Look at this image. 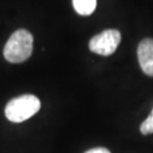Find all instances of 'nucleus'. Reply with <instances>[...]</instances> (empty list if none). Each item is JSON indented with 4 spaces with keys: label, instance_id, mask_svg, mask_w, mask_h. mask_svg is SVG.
I'll list each match as a JSON object with an SVG mask.
<instances>
[{
    "label": "nucleus",
    "instance_id": "nucleus-1",
    "mask_svg": "<svg viewBox=\"0 0 153 153\" xmlns=\"http://www.w3.org/2000/svg\"><path fill=\"white\" fill-rule=\"evenodd\" d=\"M33 52V35L27 30H17L10 35L4 48V57L11 64L26 61Z\"/></svg>",
    "mask_w": 153,
    "mask_h": 153
},
{
    "label": "nucleus",
    "instance_id": "nucleus-2",
    "mask_svg": "<svg viewBox=\"0 0 153 153\" xmlns=\"http://www.w3.org/2000/svg\"><path fill=\"white\" fill-rule=\"evenodd\" d=\"M41 108L39 98L33 94H24L11 99L5 108V115L11 123H23L34 116Z\"/></svg>",
    "mask_w": 153,
    "mask_h": 153
},
{
    "label": "nucleus",
    "instance_id": "nucleus-3",
    "mask_svg": "<svg viewBox=\"0 0 153 153\" xmlns=\"http://www.w3.org/2000/svg\"><path fill=\"white\" fill-rule=\"evenodd\" d=\"M121 41V34L118 30L109 28L99 33L90 40V50L100 56H110L115 52Z\"/></svg>",
    "mask_w": 153,
    "mask_h": 153
},
{
    "label": "nucleus",
    "instance_id": "nucleus-4",
    "mask_svg": "<svg viewBox=\"0 0 153 153\" xmlns=\"http://www.w3.org/2000/svg\"><path fill=\"white\" fill-rule=\"evenodd\" d=\"M137 57L143 73L153 77V39H144L140 42Z\"/></svg>",
    "mask_w": 153,
    "mask_h": 153
},
{
    "label": "nucleus",
    "instance_id": "nucleus-5",
    "mask_svg": "<svg viewBox=\"0 0 153 153\" xmlns=\"http://www.w3.org/2000/svg\"><path fill=\"white\" fill-rule=\"evenodd\" d=\"M73 6L77 14L82 16H88L95 10L97 0H73Z\"/></svg>",
    "mask_w": 153,
    "mask_h": 153
},
{
    "label": "nucleus",
    "instance_id": "nucleus-6",
    "mask_svg": "<svg viewBox=\"0 0 153 153\" xmlns=\"http://www.w3.org/2000/svg\"><path fill=\"white\" fill-rule=\"evenodd\" d=\"M85 153H111V152L105 148H94V149L88 150V152H85Z\"/></svg>",
    "mask_w": 153,
    "mask_h": 153
}]
</instances>
